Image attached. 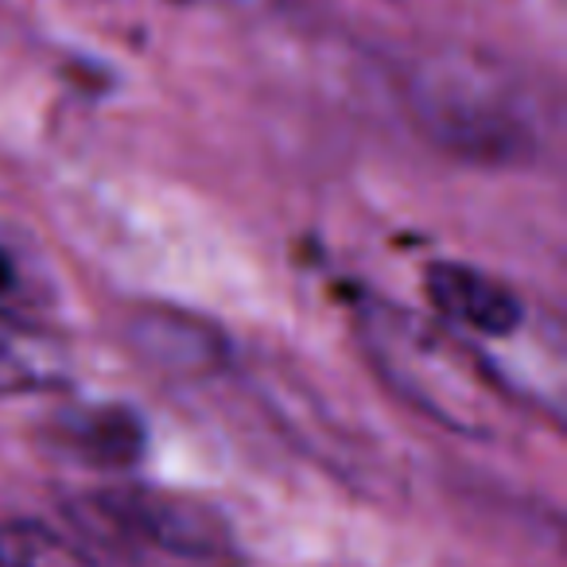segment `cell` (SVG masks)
Here are the masks:
<instances>
[{"instance_id": "obj_1", "label": "cell", "mask_w": 567, "mask_h": 567, "mask_svg": "<svg viewBox=\"0 0 567 567\" xmlns=\"http://www.w3.org/2000/svg\"><path fill=\"white\" fill-rule=\"evenodd\" d=\"M424 292L435 308L447 319L463 323L466 331L489 334V339H505L520 327V300L497 284L494 276L478 272L471 265H455V260H435L427 265Z\"/></svg>"}, {"instance_id": "obj_2", "label": "cell", "mask_w": 567, "mask_h": 567, "mask_svg": "<svg viewBox=\"0 0 567 567\" xmlns=\"http://www.w3.org/2000/svg\"><path fill=\"white\" fill-rule=\"evenodd\" d=\"M117 513L175 551H214L221 544V525L203 505L175 502V497H125Z\"/></svg>"}, {"instance_id": "obj_3", "label": "cell", "mask_w": 567, "mask_h": 567, "mask_svg": "<svg viewBox=\"0 0 567 567\" xmlns=\"http://www.w3.org/2000/svg\"><path fill=\"white\" fill-rule=\"evenodd\" d=\"M133 347L164 365H210L221 358V339L190 316L148 311L133 323Z\"/></svg>"}, {"instance_id": "obj_4", "label": "cell", "mask_w": 567, "mask_h": 567, "mask_svg": "<svg viewBox=\"0 0 567 567\" xmlns=\"http://www.w3.org/2000/svg\"><path fill=\"white\" fill-rule=\"evenodd\" d=\"M71 443L94 466H128L144 451V424L128 409H94L71 424Z\"/></svg>"}, {"instance_id": "obj_5", "label": "cell", "mask_w": 567, "mask_h": 567, "mask_svg": "<svg viewBox=\"0 0 567 567\" xmlns=\"http://www.w3.org/2000/svg\"><path fill=\"white\" fill-rule=\"evenodd\" d=\"M0 567H90L79 548L40 525H12L0 533Z\"/></svg>"}, {"instance_id": "obj_6", "label": "cell", "mask_w": 567, "mask_h": 567, "mask_svg": "<svg viewBox=\"0 0 567 567\" xmlns=\"http://www.w3.org/2000/svg\"><path fill=\"white\" fill-rule=\"evenodd\" d=\"M35 365L20 354L17 347L9 342H0V389H24V385H35Z\"/></svg>"}, {"instance_id": "obj_7", "label": "cell", "mask_w": 567, "mask_h": 567, "mask_svg": "<svg viewBox=\"0 0 567 567\" xmlns=\"http://www.w3.org/2000/svg\"><path fill=\"white\" fill-rule=\"evenodd\" d=\"M9 288H12V265H9V257L0 252V296L9 292Z\"/></svg>"}, {"instance_id": "obj_8", "label": "cell", "mask_w": 567, "mask_h": 567, "mask_svg": "<svg viewBox=\"0 0 567 567\" xmlns=\"http://www.w3.org/2000/svg\"><path fill=\"white\" fill-rule=\"evenodd\" d=\"M179 4H187V0H179Z\"/></svg>"}]
</instances>
